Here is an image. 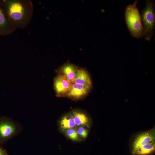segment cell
<instances>
[{
	"instance_id": "1",
	"label": "cell",
	"mask_w": 155,
	"mask_h": 155,
	"mask_svg": "<svg viewBox=\"0 0 155 155\" xmlns=\"http://www.w3.org/2000/svg\"><path fill=\"white\" fill-rule=\"evenodd\" d=\"M0 5L10 23L16 29L24 28L30 22L34 7L30 0H0Z\"/></svg>"
},
{
	"instance_id": "2",
	"label": "cell",
	"mask_w": 155,
	"mask_h": 155,
	"mask_svg": "<svg viewBox=\"0 0 155 155\" xmlns=\"http://www.w3.org/2000/svg\"><path fill=\"white\" fill-rule=\"evenodd\" d=\"M132 155H152L155 151V128L137 133L131 137L130 142Z\"/></svg>"
},
{
	"instance_id": "3",
	"label": "cell",
	"mask_w": 155,
	"mask_h": 155,
	"mask_svg": "<svg viewBox=\"0 0 155 155\" xmlns=\"http://www.w3.org/2000/svg\"><path fill=\"white\" fill-rule=\"evenodd\" d=\"M137 1L133 4H129L125 10V18L127 27L131 35L136 38L144 36V31L140 15L137 6Z\"/></svg>"
},
{
	"instance_id": "4",
	"label": "cell",
	"mask_w": 155,
	"mask_h": 155,
	"mask_svg": "<svg viewBox=\"0 0 155 155\" xmlns=\"http://www.w3.org/2000/svg\"><path fill=\"white\" fill-rule=\"evenodd\" d=\"M154 1L146 0L145 7L140 15L144 31V37L150 41L153 36L155 29V6Z\"/></svg>"
},
{
	"instance_id": "5",
	"label": "cell",
	"mask_w": 155,
	"mask_h": 155,
	"mask_svg": "<svg viewBox=\"0 0 155 155\" xmlns=\"http://www.w3.org/2000/svg\"><path fill=\"white\" fill-rule=\"evenodd\" d=\"M19 125L10 119H0V141L12 137L20 131Z\"/></svg>"
},
{
	"instance_id": "6",
	"label": "cell",
	"mask_w": 155,
	"mask_h": 155,
	"mask_svg": "<svg viewBox=\"0 0 155 155\" xmlns=\"http://www.w3.org/2000/svg\"><path fill=\"white\" fill-rule=\"evenodd\" d=\"M72 83L62 74L57 73L54 80V88L57 96H65L69 90Z\"/></svg>"
},
{
	"instance_id": "7",
	"label": "cell",
	"mask_w": 155,
	"mask_h": 155,
	"mask_svg": "<svg viewBox=\"0 0 155 155\" xmlns=\"http://www.w3.org/2000/svg\"><path fill=\"white\" fill-rule=\"evenodd\" d=\"M71 83V86L65 96L73 100L84 98L88 94L91 88L75 83Z\"/></svg>"
},
{
	"instance_id": "8",
	"label": "cell",
	"mask_w": 155,
	"mask_h": 155,
	"mask_svg": "<svg viewBox=\"0 0 155 155\" xmlns=\"http://www.w3.org/2000/svg\"><path fill=\"white\" fill-rule=\"evenodd\" d=\"M72 116L76 128L85 127L88 129L92 126V121L89 116L85 112L79 109H73L69 112Z\"/></svg>"
},
{
	"instance_id": "9",
	"label": "cell",
	"mask_w": 155,
	"mask_h": 155,
	"mask_svg": "<svg viewBox=\"0 0 155 155\" xmlns=\"http://www.w3.org/2000/svg\"><path fill=\"white\" fill-rule=\"evenodd\" d=\"M16 29L8 20L0 5V36H5L10 34Z\"/></svg>"
},
{
	"instance_id": "10",
	"label": "cell",
	"mask_w": 155,
	"mask_h": 155,
	"mask_svg": "<svg viewBox=\"0 0 155 155\" xmlns=\"http://www.w3.org/2000/svg\"><path fill=\"white\" fill-rule=\"evenodd\" d=\"M78 68L73 64L67 63L57 71V73L63 74L71 83H73L78 73Z\"/></svg>"
},
{
	"instance_id": "11",
	"label": "cell",
	"mask_w": 155,
	"mask_h": 155,
	"mask_svg": "<svg viewBox=\"0 0 155 155\" xmlns=\"http://www.w3.org/2000/svg\"><path fill=\"white\" fill-rule=\"evenodd\" d=\"M58 126L62 133L67 130L73 128H76L74 120L70 113L63 115L58 122Z\"/></svg>"
},
{
	"instance_id": "12",
	"label": "cell",
	"mask_w": 155,
	"mask_h": 155,
	"mask_svg": "<svg viewBox=\"0 0 155 155\" xmlns=\"http://www.w3.org/2000/svg\"><path fill=\"white\" fill-rule=\"evenodd\" d=\"M73 83L91 87L92 82L87 71L83 69H78V73Z\"/></svg>"
},
{
	"instance_id": "13",
	"label": "cell",
	"mask_w": 155,
	"mask_h": 155,
	"mask_svg": "<svg viewBox=\"0 0 155 155\" xmlns=\"http://www.w3.org/2000/svg\"><path fill=\"white\" fill-rule=\"evenodd\" d=\"M63 133L67 138L73 142H79L82 141L77 133L76 128H73L68 129Z\"/></svg>"
},
{
	"instance_id": "14",
	"label": "cell",
	"mask_w": 155,
	"mask_h": 155,
	"mask_svg": "<svg viewBox=\"0 0 155 155\" xmlns=\"http://www.w3.org/2000/svg\"><path fill=\"white\" fill-rule=\"evenodd\" d=\"M77 133L82 140H85L89 134V129L85 127H80L76 128Z\"/></svg>"
},
{
	"instance_id": "15",
	"label": "cell",
	"mask_w": 155,
	"mask_h": 155,
	"mask_svg": "<svg viewBox=\"0 0 155 155\" xmlns=\"http://www.w3.org/2000/svg\"><path fill=\"white\" fill-rule=\"evenodd\" d=\"M0 155H8L6 151L0 147Z\"/></svg>"
}]
</instances>
